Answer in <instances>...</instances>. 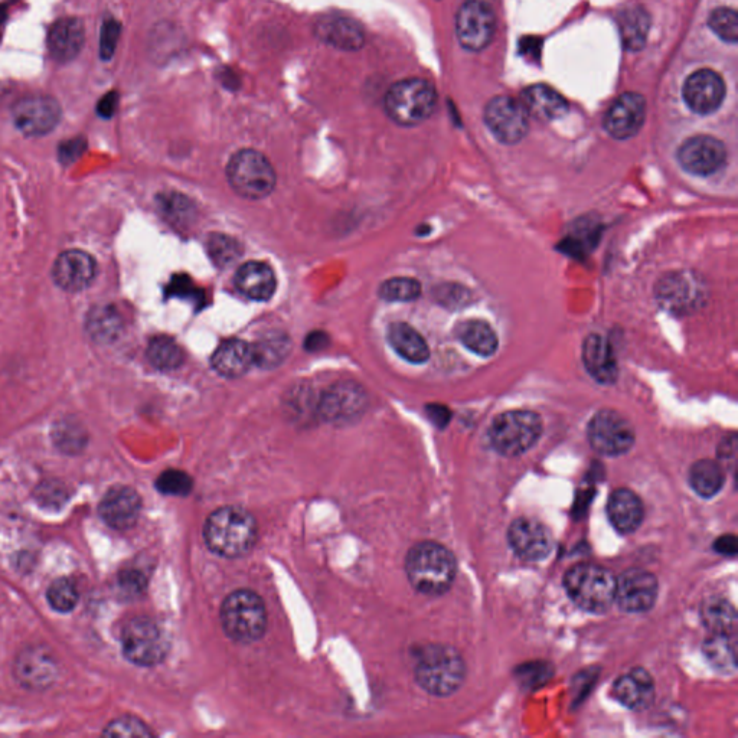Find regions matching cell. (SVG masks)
Wrapping results in <instances>:
<instances>
[{
  "label": "cell",
  "instance_id": "1",
  "mask_svg": "<svg viewBox=\"0 0 738 738\" xmlns=\"http://www.w3.org/2000/svg\"><path fill=\"white\" fill-rule=\"evenodd\" d=\"M256 519L246 509L222 506L212 512L204 525L205 544L212 553L225 558L243 557L256 545Z\"/></svg>",
  "mask_w": 738,
  "mask_h": 738
},
{
  "label": "cell",
  "instance_id": "2",
  "mask_svg": "<svg viewBox=\"0 0 738 738\" xmlns=\"http://www.w3.org/2000/svg\"><path fill=\"white\" fill-rule=\"evenodd\" d=\"M406 571L414 589L426 596H442L456 579V558L439 542H419L408 551Z\"/></svg>",
  "mask_w": 738,
  "mask_h": 738
},
{
  "label": "cell",
  "instance_id": "3",
  "mask_svg": "<svg viewBox=\"0 0 738 738\" xmlns=\"http://www.w3.org/2000/svg\"><path fill=\"white\" fill-rule=\"evenodd\" d=\"M417 684L436 697L455 694L466 677L462 655L452 646L430 645L421 649L414 669Z\"/></svg>",
  "mask_w": 738,
  "mask_h": 738
},
{
  "label": "cell",
  "instance_id": "4",
  "mask_svg": "<svg viewBox=\"0 0 738 738\" xmlns=\"http://www.w3.org/2000/svg\"><path fill=\"white\" fill-rule=\"evenodd\" d=\"M564 587L568 597L586 612L604 613L615 603V576L596 564L571 567L564 576Z\"/></svg>",
  "mask_w": 738,
  "mask_h": 738
},
{
  "label": "cell",
  "instance_id": "5",
  "mask_svg": "<svg viewBox=\"0 0 738 738\" xmlns=\"http://www.w3.org/2000/svg\"><path fill=\"white\" fill-rule=\"evenodd\" d=\"M222 629L238 643H253L267 628V610L259 594L251 590H235L221 606Z\"/></svg>",
  "mask_w": 738,
  "mask_h": 738
},
{
  "label": "cell",
  "instance_id": "6",
  "mask_svg": "<svg viewBox=\"0 0 738 738\" xmlns=\"http://www.w3.org/2000/svg\"><path fill=\"white\" fill-rule=\"evenodd\" d=\"M385 113L400 126H417L430 119L437 107L436 88L421 78L398 81L388 90Z\"/></svg>",
  "mask_w": 738,
  "mask_h": 738
},
{
  "label": "cell",
  "instance_id": "7",
  "mask_svg": "<svg viewBox=\"0 0 738 738\" xmlns=\"http://www.w3.org/2000/svg\"><path fill=\"white\" fill-rule=\"evenodd\" d=\"M542 434V420L534 411L512 410L499 414L492 421L489 440L499 455H524L538 443Z\"/></svg>",
  "mask_w": 738,
  "mask_h": 738
},
{
  "label": "cell",
  "instance_id": "8",
  "mask_svg": "<svg viewBox=\"0 0 738 738\" xmlns=\"http://www.w3.org/2000/svg\"><path fill=\"white\" fill-rule=\"evenodd\" d=\"M227 178L235 194L247 199H263L276 186V172L270 160L253 149L235 153L227 166Z\"/></svg>",
  "mask_w": 738,
  "mask_h": 738
},
{
  "label": "cell",
  "instance_id": "9",
  "mask_svg": "<svg viewBox=\"0 0 738 738\" xmlns=\"http://www.w3.org/2000/svg\"><path fill=\"white\" fill-rule=\"evenodd\" d=\"M655 296L659 306L672 315L685 316L705 305L708 292L704 280L694 271L678 270L658 280Z\"/></svg>",
  "mask_w": 738,
  "mask_h": 738
},
{
  "label": "cell",
  "instance_id": "10",
  "mask_svg": "<svg viewBox=\"0 0 738 738\" xmlns=\"http://www.w3.org/2000/svg\"><path fill=\"white\" fill-rule=\"evenodd\" d=\"M122 649L124 656L132 664L150 668L165 659L169 643L165 632L155 620L139 616L123 626Z\"/></svg>",
  "mask_w": 738,
  "mask_h": 738
},
{
  "label": "cell",
  "instance_id": "11",
  "mask_svg": "<svg viewBox=\"0 0 738 738\" xmlns=\"http://www.w3.org/2000/svg\"><path fill=\"white\" fill-rule=\"evenodd\" d=\"M591 447L603 456L625 455L635 444V429L626 417L615 410L594 414L587 427Z\"/></svg>",
  "mask_w": 738,
  "mask_h": 738
},
{
  "label": "cell",
  "instance_id": "12",
  "mask_svg": "<svg viewBox=\"0 0 738 738\" xmlns=\"http://www.w3.org/2000/svg\"><path fill=\"white\" fill-rule=\"evenodd\" d=\"M485 123L499 142L515 145L527 136L529 114L521 101L499 96L486 106Z\"/></svg>",
  "mask_w": 738,
  "mask_h": 738
},
{
  "label": "cell",
  "instance_id": "13",
  "mask_svg": "<svg viewBox=\"0 0 738 738\" xmlns=\"http://www.w3.org/2000/svg\"><path fill=\"white\" fill-rule=\"evenodd\" d=\"M495 13L485 0H468L456 16V34L463 48L482 51L495 35Z\"/></svg>",
  "mask_w": 738,
  "mask_h": 738
},
{
  "label": "cell",
  "instance_id": "14",
  "mask_svg": "<svg viewBox=\"0 0 738 738\" xmlns=\"http://www.w3.org/2000/svg\"><path fill=\"white\" fill-rule=\"evenodd\" d=\"M367 406V393L361 385L354 381H341L322 395L318 410L319 416L328 423L346 424L359 419Z\"/></svg>",
  "mask_w": 738,
  "mask_h": 738
},
{
  "label": "cell",
  "instance_id": "15",
  "mask_svg": "<svg viewBox=\"0 0 738 738\" xmlns=\"http://www.w3.org/2000/svg\"><path fill=\"white\" fill-rule=\"evenodd\" d=\"M61 106L48 96H31L19 100L12 110L16 129L25 136L48 135L61 120Z\"/></svg>",
  "mask_w": 738,
  "mask_h": 738
},
{
  "label": "cell",
  "instance_id": "16",
  "mask_svg": "<svg viewBox=\"0 0 738 738\" xmlns=\"http://www.w3.org/2000/svg\"><path fill=\"white\" fill-rule=\"evenodd\" d=\"M658 593V580L642 568H630L616 579L615 602L623 612H648L655 606Z\"/></svg>",
  "mask_w": 738,
  "mask_h": 738
},
{
  "label": "cell",
  "instance_id": "17",
  "mask_svg": "<svg viewBox=\"0 0 738 738\" xmlns=\"http://www.w3.org/2000/svg\"><path fill=\"white\" fill-rule=\"evenodd\" d=\"M678 160L685 171L695 176H711L723 168L727 150L721 140L713 136H694L682 143Z\"/></svg>",
  "mask_w": 738,
  "mask_h": 738
},
{
  "label": "cell",
  "instance_id": "18",
  "mask_svg": "<svg viewBox=\"0 0 738 738\" xmlns=\"http://www.w3.org/2000/svg\"><path fill=\"white\" fill-rule=\"evenodd\" d=\"M508 542L522 560L541 561L553 551L554 538L537 519L518 518L509 525Z\"/></svg>",
  "mask_w": 738,
  "mask_h": 738
},
{
  "label": "cell",
  "instance_id": "19",
  "mask_svg": "<svg viewBox=\"0 0 738 738\" xmlns=\"http://www.w3.org/2000/svg\"><path fill=\"white\" fill-rule=\"evenodd\" d=\"M96 276V260L83 250L64 251L52 267L55 284L65 292L75 293L87 289Z\"/></svg>",
  "mask_w": 738,
  "mask_h": 738
},
{
  "label": "cell",
  "instance_id": "20",
  "mask_svg": "<svg viewBox=\"0 0 738 738\" xmlns=\"http://www.w3.org/2000/svg\"><path fill=\"white\" fill-rule=\"evenodd\" d=\"M142 512V499L130 486H113L103 496L99 505L101 519L110 528L127 531L135 527Z\"/></svg>",
  "mask_w": 738,
  "mask_h": 738
},
{
  "label": "cell",
  "instance_id": "21",
  "mask_svg": "<svg viewBox=\"0 0 738 738\" xmlns=\"http://www.w3.org/2000/svg\"><path fill=\"white\" fill-rule=\"evenodd\" d=\"M646 117V103L640 94L626 93L620 96L604 116V129L617 140L636 136Z\"/></svg>",
  "mask_w": 738,
  "mask_h": 738
},
{
  "label": "cell",
  "instance_id": "22",
  "mask_svg": "<svg viewBox=\"0 0 738 738\" xmlns=\"http://www.w3.org/2000/svg\"><path fill=\"white\" fill-rule=\"evenodd\" d=\"M726 86L723 78L711 70H700L688 78L684 86V100L695 113L711 114L723 103Z\"/></svg>",
  "mask_w": 738,
  "mask_h": 738
},
{
  "label": "cell",
  "instance_id": "23",
  "mask_svg": "<svg viewBox=\"0 0 738 738\" xmlns=\"http://www.w3.org/2000/svg\"><path fill=\"white\" fill-rule=\"evenodd\" d=\"M315 35L323 44L342 51L361 50L365 42L364 28L355 19L338 13L320 16Z\"/></svg>",
  "mask_w": 738,
  "mask_h": 738
},
{
  "label": "cell",
  "instance_id": "24",
  "mask_svg": "<svg viewBox=\"0 0 738 738\" xmlns=\"http://www.w3.org/2000/svg\"><path fill=\"white\" fill-rule=\"evenodd\" d=\"M57 661L47 648L31 646L16 659L15 674L25 687L44 689L57 678Z\"/></svg>",
  "mask_w": 738,
  "mask_h": 738
},
{
  "label": "cell",
  "instance_id": "25",
  "mask_svg": "<svg viewBox=\"0 0 738 738\" xmlns=\"http://www.w3.org/2000/svg\"><path fill=\"white\" fill-rule=\"evenodd\" d=\"M612 692L629 710L642 711L651 707L655 700V682L645 669L633 668L616 679Z\"/></svg>",
  "mask_w": 738,
  "mask_h": 738
},
{
  "label": "cell",
  "instance_id": "26",
  "mask_svg": "<svg viewBox=\"0 0 738 738\" xmlns=\"http://www.w3.org/2000/svg\"><path fill=\"white\" fill-rule=\"evenodd\" d=\"M583 362L587 372L597 382L613 384L617 378V362L612 345L602 335L591 333L583 344Z\"/></svg>",
  "mask_w": 738,
  "mask_h": 738
},
{
  "label": "cell",
  "instance_id": "27",
  "mask_svg": "<svg viewBox=\"0 0 738 738\" xmlns=\"http://www.w3.org/2000/svg\"><path fill=\"white\" fill-rule=\"evenodd\" d=\"M607 515L617 531L632 534L642 525L645 508L642 499L630 489L620 488L610 495Z\"/></svg>",
  "mask_w": 738,
  "mask_h": 738
},
{
  "label": "cell",
  "instance_id": "28",
  "mask_svg": "<svg viewBox=\"0 0 738 738\" xmlns=\"http://www.w3.org/2000/svg\"><path fill=\"white\" fill-rule=\"evenodd\" d=\"M84 25L77 18H62L51 26L48 34V48L52 58L60 62L74 60L83 50Z\"/></svg>",
  "mask_w": 738,
  "mask_h": 738
},
{
  "label": "cell",
  "instance_id": "29",
  "mask_svg": "<svg viewBox=\"0 0 738 738\" xmlns=\"http://www.w3.org/2000/svg\"><path fill=\"white\" fill-rule=\"evenodd\" d=\"M235 286L248 299L264 302L276 292V274L269 264L250 261L238 269L235 274Z\"/></svg>",
  "mask_w": 738,
  "mask_h": 738
},
{
  "label": "cell",
  "instance_id": "30",
  "mask_svg": "<svg viewBox=\"0 0 738 738\" xmlns=\"http://www.w3.org/2000/svg\"><path fill=\"white\" fill-rule=\"evenodd\" d=\"M254 365L251 345L240 339H228L212 355V368L225 378H238Z\"/></svg>",
  "mask_w": 738,
  "mask_h": 738
},
{
  "label": "cell",
  "instance_id": "31",
  "mask_svg": "<svg viewBox=\"0 0 738 738\" xmlns=\"http://www.w3.org/2000/svg\"><path fill=\"white\" fill-rule=\"evenodd\" d=\"M522 104L528 114L542 122H553L563 117L568 111V104L564 97L544 84L528 87L522 96Z\"/></svg>",
  "mask_w": 738,
  "mask_h": 738
},
{
  "label": "cell",
  "instance_id": "32",
  "mask_svg": "<svg viewBox=\"0 0 738 738\" xmlns=\"http://www.w3.org/2000/svg\"><path fill=\"white\" fill-rule=\"evenodd\" d=\"M460 344L480 357H492L498 351L499 341L492 326L485 320L468 319L456 326Z\"/></svg>",
  "mask_w": 738,
  "mask_h": 738
},
{
  "label": "cell",
  "instance_id": "33",
  "mask_svg": "<svg viewBox=\"0 0 738 738\" xmlns=\"http://www.w3.org/2000/svg\"><path fill=\"white\" fill-rule=\"evenodd\" d=\"M388 341L400 357L413 364H423L430 357V349L423 336L407 323H393L388 329Z\"/></svg>",
  "mask_w": 738,
  "mask_h": 738
},
{
  "label": "cell",
  "instance_id": "34",
  "mask_svg": "<svg viewBox=\"0 0 738 738\" xmlns=\"http://www.w3.org/2000/svg\"><path fill=\"white\" fill-rule=\"evenodd\" d=\"M702 625L714 635H733L736 632V607L721 597L705 600L701 606Z\"/></svg>",
  "mask_w": 738,
  "mask_h": 738
},
{
  "label": "cell",
  "instance_id": "35",
  "mask_svg": "<svg viewBox=\"0 0 738 738\" xmlns=\"http://www.w3.org/2000/svg\"><path fill=\"white\" fill-rule=\"evenodd\" d=\"M689 483L702 498H713L723 489L726 473L723 466L715 460H698L689 470Z\"/></svg>",
  "mask_w": 738,
  "mask_h": 738
},
{
  "label": "cell",
  "instance_id": "36",
  "mask_svg": "<svg viewBox=\"0 0 738 738\" xmlns=\"http://www.w3.org/2000/svg\"><path fill=\"white\" fill-rule=\"evenodd\" d=\"M87 332L93 341L99 344H110L122 333L123 323L116 310L111 306H97L87 316Z\"/></svg>",
  "mask_w": 738,
  "mask_h": 738
},
{
  "label": "cell",
  "instance_id": "37",
  "mask_svg": "<svg viewBox=\"0 0 738 738\" xmlns=\"http://www.w3.org/2000/svg\"><path fill=\"white\" fill-rule=\"evenodd\" d=\"M254 365L263 369H274L282 365L290 354V341L283 333H270L251 345Z\"/></svg>",
  "mask_w": 738,
  "mask_h": 738
},
{
  "label": "cell",
  "instance_id": "38",
  "mask_svg": "<svg viewBox=\"0 0 738 738\" xmlns=\"http://www.w3.org/2000/svg\"><path fill=\"white\" fill-rule=\"evenodd\" d=\"M702 646L705 658L717 671L733 674L737 669L736 642L733 635H714Z\"/></svg>",
  "mask_w": 738,
  "mask_h": 738
},
{
  "label": "cell",
  "instance_id": "39",
  "mask_svg": "<svg viewBox=\"0 0 738 738\" xmlns=\"http://www.w3.org/2000/svg\"><path fill=\"white\" fill-rule=\"evenodd\" d=\"M619 28L625 47L629 50H640L645 44L646 38H648V13L639 6L626 9V11L620 13Z\"/></svg>",
  "mask_w": 738,
  "mask_h": 738
},
{
  "label": "cell",
  "instance_id": "40",
  "mask_svg": "<svg viewBox=\"0 0 738 738\" xmlns=\"http://www.w3.org/2000/svg\"><path fill=\"white\" fill-rule=\"evenodd\" d=\"M150 364L160 371H172L181 367L185 361V354L181 346L168 336H156L148 346Z\"/></svg>",
  "mask_w": 738,
  "mask_h": 738
},
{
  "label": "cell",
  "instance_id": "41",
  "mask_svg": "<svg viewBox=\"0 0 738 738\" xmlns=\"http://www.w3.org/2000/svg\"><path fill=\"white\" fill-rule=\"evenodd\" d=\"M207 247L212 261L221 269L233 266L243 254L241 244L235 238L225 234H212L208 238Z\"/></svg>",
  "mask_w": 738,
  "mask_h": 738
},
{
  "label": "cell",
  "instance_id": "42",
  "mask_svg": "<svg viewBox=\"0 0 738 738\" xmlns=\"http://www.w3.org/2000/svg\"><path fill=\"white\" fill-rule=\"evenodd\" d=\"M47 600L52 609L60 613H68L75 609L80 600L77 584L71 579H58L47 591Z\"/></svg>",
  "mask_w": 738,
  "mask_h": 738
},
{
  "label": "cell",
  "instance_id": "43",
  "mask_svg": "<svg viewBox=\"0 0 738 738\" xmlns=\"http://www.w3.org/2000/svg\"><path fill=\"white\" fill-rule=\"evenodd\" d=\"M421 295V286L416 279L395 277L382 283L380 296L388 302H411Z\"/></svg>",
  "mask_w": 738,
  "mask_h": 738
},
{
  "label": "cell",
  "instance_id": "44",
  "mask_svg": "<svg viewBox=\"0 0 738 738\" xmlns=\"http://www.w3.org/2000/svg\"><path fill=\"white\" fill-rule=\"evenodd\" d=\"M54 442L62 452L75 453L83 449L87 436L80 424L70 420L61 421L55 427Z\"/></svg>",
  "mask_w": 738,
  "mask_h": 738
},
{
  "label": "cell",
  "instance_id": "45",
  "mask_svg": "<svg viewBox=\"0 0 738 738\" xmlns=\"http://www.w3.org/2000/svg\"><path fill=\"white\" fill-rule=\"evenodd\" d=\"M156 488L163 495L188 496L194 489V480L184 470H165L156 480Z\"/></svg>",
  "mask_w": 738,
  "mask_h": 738
},
{
  "label": "cell",
  "instance_id": "46",
  "mask_svg": "<svg viewBox=\"0 0 738 738\" xmlns=\"http://www.w3.org/2000/svg\"><path fill=\"white\" fill-rule=\"evenodd\" d=\"M104 736L107 737H152V730L142 720L133 715H123L111 721L104 728Z\"/></svg>",
  "mask_w": 738,
  "mask_h": 738
},
{
  "label": "cell",
  "instance_id": "47",
  "mask_svg": "<svg viewBox=\"0 0 738 738\" xmlns=\"http://www.w3.org/2000/svg\"><path fill=\"white\" fill-rule=\"evenodd\" d=\"M711 29L727 42H737L738 39V18L737 13L733 9L720 8L711 13L710 16Z\"/></svg>",
  "mask_w": 738,
  "mask_h": 738
},
{
  "label": "cell",
  "instance_id": "48",
  "mask_svg": "<svg viewBox=\"0 0 738 738\" xmlns=\"http://www.w3.org/2000/svg\"><path fill=\"white\" fill-rule=\"evenodd\" d=\"M120 32H122V26L116 19H107L101 26L100 57L103 60H110L113 57L117 42H119Z\"/></svg>",
  "mask_w": 738,
  "mask_h": 738
},
{
  "label": "cell",
  "instance_id": "49",
  "mask_svg": "<svg viewBox=\"0 0 738 738\" xmlns=\"http://www.w3.org/2000/svg\"><path fill=\"white\" fill-rule=\"evenodd\" d=\"M119 589L126 597H137L146 589V576L136 568H126L119 574Z\"/></svg>",
  "mask_w": 738,
  "mask_h": 738
},
{
  "label": "cell",
  "instance_id": "50",
  "mask_svg": "<svg viewBox=\"0 0 738 738\" xmlns=\"http://www.w3.org/2000/svg\"><path fill=\"white\" fill-rule=\"evenodd\" d=\"M168 295L182 297V299H191L197 302V299H201L202 292L194 286V283H192V280L188 276L178 274L169 283Z\"/></svg>",
  "mask_w": 738,
  "mask_h": 738
},
{
  "label": "cell",
  "instance_id": "51",
  "mask_svg": "<svg viewBox=\"0 0 738 738\" xmlns=\"http://www.w3.org/2000/svg\"><path fill=\"white\" fill-rule=\"evenodd\" d=\"M86 149V142L81 137L62 143L60 148V159L62 162L71 163L80 158Z\"/></svg>",
  "mask_w": 738,
  "mask_h": 738
},
{
  "label": "cell",
  "instance_id": "52",
  "mask_svg": "<svg viewBox=\"0 0 738 738\" xmlns=\"http://www.w3.org/2000/svg\"><path fill=\"white\" fill-rule=\"evenodd\" d=\"M117 106H119V94L117 91H110L97 104V113L104 119H110L116 113Z\"/></svg>",
  "mask_w": 738,
  "mask_h": 738
},
{
  "label": "cell",
  "instance_id": "53",
  "mask_svg": "<svg viewBox=\"0 0 738 738\" xmlns=\"http://www.w3.org/2000/svg\"><path fill=\"white\" fill-rule=\"evenodd\" d=\"M714 550L717 551L718 554L727 555V557H734L738 551L736 535H721V537L714 542Z\"/></svg>",
  "mask_w": 738,
  "mask_h": 738
},
{
  "label": "cell",
  "instance_id": "54",
  "mask_svg": "<svg viewBox=\"0 0 738 738\" xmlns=\"http://www.w3.org/2000/svg\"><path fill=\"white\" fill-rule=\"evenodd\" d=\"M328 342L329 338L325 332H312L308 338L305 339V348L308 349L309 352L322 351V349H325L326 346H328Z\"/></svg>",
  "mask_w": 738,
  "mask_h": 738
},
{
  "label": "cell",
  "instance_id": "55",
  "mask_svg": "<svg viewBox=\"0 0 738 738\" xmlns=\"http://www.w3.org/2000/svg\"><path fill=\"white\" fill-rule=\"evenodd\" d=\"M427 413H429L431 421H433L436 426L444 427L449 423L450 413L446 407L437 406V404L436 406H429L427 407Z\"/></svg>",
  "mask_w": 738,
  "mask_h": 738
},
{
  "label": "cell",
  "instance_id": "56",
  "mask_svg": "<svg viewBox=\"0 0 738 738\" xmlns=\"http://www.w3.org/2000/svg\"><path fill=\"white\" fill-rule=\"evenodd\" d=\"M39 496H41L47 504H51L52 501L57 502L60 498H67V493L62 491L60 486L48 485L44 486V492L39 493Z\"/></svg>",
  "mask_w": 738,
  "mask_h": 738
},
{
  "label": "cell",
  "instance_id": "57",
  "mask_svg": "<svg viewBox=\"0 0 738 738\" xmlns=\"http://www.w3.org/2000/svg\"><path fill=\"white\" fill-rule=\"evenodd\" d=\"M736 450V436H731L724 440L723 446L720 447V455L721 457H724V459H730V457H734V455H736Z\"/></svg>",
  "mask_w": 738,
  "mask_h": 738
},
{
  "label": "cell",
  "instance_id": "58",
  "mask_svg": "<svg viewBox=\"0 0 738 738\" xmlns=\"http://www.w3.org/2000/svg\"><path fill=\"white\" fill-rule=\"evenodd\" d=\"M6 22V9L0 6V34H2L3 25Z\"/></svg>",
  "mask_w": 738,
  "mask_h": 738
}]
</instances>
